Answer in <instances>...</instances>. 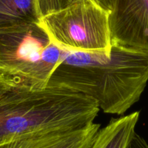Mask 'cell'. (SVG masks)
Returning a JSON list of instances; mask_svg holds the SVG:
<instances>
[{
	"label": "cell",
	"mask_w": 148,
	"mask_h": 148,
	"mask_svg": "<svg viewBox=\"0 0 148 148\" xmlns=\"http://www.w3.org/2000/svg\"><path fill=\"white\" fill-rule=\"evenodd\" d=\"M100 125L92 122L71 129L45 131L22 136L0 148H90Z\"/></svg>",
	"instance_id": "obj_6"
},
{
	"label": "cell",
	"mask_w": 148,
	"mask_h": 148,
	"mask_svg": "<svg viewBox=\"0 0 148 148\" xmlns=\"http://www.w3.org/2000/svg\"><path fill=\"white\" fill-rule=\"evenodd\" d=\"M41 18L63 10L79 0H36ZM41 19V18H40Z\"/></svg>",
	"instance_id": "obj_9"
},
{
	"label": "cell",
	"mask_w": 148,
	"mask_h": 148,
	"mask_svg": "<svg viewBox=\"0 0 148 148\" xmlns=\"http://www.w3.org/2000/svg\"><path fill=\"white\" fill-rule=\"evenodd\" d=\"M111 44L148 53V0H113Z\"/></svg>",
	"instance_id": "obj_5"
},
{
	"label": "cell",
	"mask_w": 148,
	"mask_h": 148,
	"mask_svg": "<svg viewBox=\"0 0 148 148\" xmlns=\"http://www.w3.org/2000/svg\"><path fill=\"white\" fill-rule=\"evenodd\" d=\"M65 52L39 23L0 29V77L44 87Z\"/></svg>",
	"instance_id": "obj_3"
},
{
	"label": "cell",
	"mask_w": 148,
	"mask_h": 148,
	"mask_svg": "<svg viewBox=\"0 0 148 148\" xmlns=\"http://www.w3.org/2000/svg\"><path fill=\"white\" fill-rule=\"evenodd\" d=\"M126 148H148V142L135 132Z\"/></svg>",
	"instance_id": "obj_10"
},
{
	"label": "cell",
	"mask_w": 148,
	"mask_h": 148,
	"mask_svg": "<svg viewBox=\"0 0 148 148\" xmlns=\"http://www.w3.org/2000/svg\"><path fill=\"white\" fill-rule=\"evenodd\" d=\"M147 82L148 53L112 45L109 54L65 49L47 84L84 94L105 113L123 115L139 100Z\"/></svg>",
	"instance_id": "obj_1"
},
{
	"label": "cell",
	"mask_w": 148,
	"mask_h": 148,
	"mask_svg": "<svg viewBox=\"0 0 148 148\" xmlns=\"http://www.w3.org/2000/svg\"><path fill=\"white\" fill-rule=\"evenodd\" d=\"M100 6L106 9L107 10L110 11L113 0H95Z\"/></svg>",
	"instance_id": "obj_11"
},
{
	"label": "cell",
	"mask_w": 148,
	"mask_h": 148,
	"mask_svg": "<svg viewBox=\"0 0 148 148\" xmlns=\"http://www.w3.org/2000/svg\"><path fill=\"white\" fill-rule=\"evenodd\" d=\"M110 11L95 0H79L71 6L41 18L39 23L53 43L71 51L109 54Z\"/></svg>",
	"instance_id": "obj_4"
},
{
	"label": "cell",
	"mask_w": 148,
	"mask_h": 148,
	"mask_svg": "<svg viewBox=\"0 0 148 148\" xmlns=\"http://www.w3.org/2000/svg\"><path fill=\"white\" fill-rule=\"evenodd\" d=\"M40 18L36 0H0V29L39 23Z\"/></svg>",
	"instance_id": "obj_8"
},
{
	"label": "cell",
	"mask_w": 148,
	"mask_h": 148,
	"mask_svg": "<svg viewBox=\"0 0 148 148\" xmlns=\"http://www.w3.org/2000/svg\"><path fill=\"white\" fill-rule=\"evenodd\" d=\"M139 118V111H136L111 119L107 126L99 129L90 148H126L135 132Z\"/></svg>",
	"instance_id": "obj_7"
},
{
	"label": "cell",
	"mask_w": 148,
	"mask_h": 148,
	"mask_svg": "<svg viewBox=\"0 0 148 148\" xmlns=\"http://www.w3.org/2000/svg\"><path fill=\"white\" fill-rule=\"evenodd\" d=\"M99 110L96 101L70 88H36L0 77V145L38 132L85 126Z\"/></svg>",
	"instance_id": "obj_2"
}]
</instances>
